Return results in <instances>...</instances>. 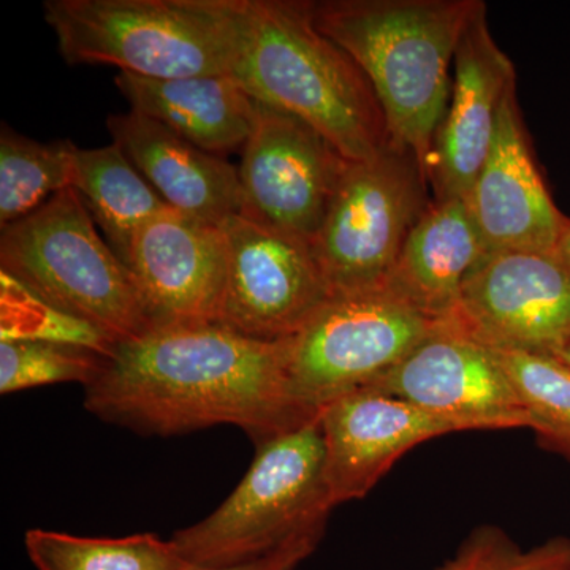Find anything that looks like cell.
<instances>
[{"label":"cell","mask_w":570,"mask_h":570,"mask_svg":"<svg viewBox=\"0 0 570 570\" xmlns=\"http://www.w3.org/2000/svg\"><path fill=\"white\" fill-rule=\"evenodd\" d=\"M515 67L491 36L480 2L453 61L448 111L428 157L433 200L468 198L497 132L502 100L515 88Z\"/></svg>","instance_id":"cell-13"},{"label":"cell","mask_w":570,"mask_h":570,"mask_svg":"<svg viewBox=\"0 0 570 570\" xmlns=\"http://www.w3.org/2000/svg\"><path fill=\"white\" fill-rule=\"evenodd\" d=\"M107 129L112 142L170 208L214 225L239 214L238 168L223 157L132 110L108 116Z\"/></svg>","instance_id":"cell-17"},{"label":"cell","mask_w":570,"mask_h":570,"mask_svg":"<svg viewBox=\"0 0 570 570\" xmlns=\"http://www.w3.org/2000/svg\"><path fill=\"white\" fill-rule=\"evenodd\" d=\"M314 26L351 56L376 92L397 148L428 157L450 100L461 37L480 0L306 2Z\"/></svg>","instance_id":"cell-2"},{"label":"cell","mask_w":570,"mask_h":570,"mask_svg":"<svg viewBox=\"0 0 570 570\" xmlns=\"http://www.w3.org/2000/svg\"><path fill=\"white\" fill-rule=\"evenodd\" d=\"M242 151L239 216L313 243L351 160L309 124L257 100Z\"/></svg>","instance_id":"cell-9"},{"label":"cell","mask_w":570,"mask_h":570,"mask_svg":"<svg viewBox=\"0 0 570 570\" xmlns=\"http://www.w3.org/2000/svg\"><path fill=\"white\" fill-rule=\"evenodd\" d=\"M115 85L130 110L214 156L243 149L253 130L255 100L232 75L154 80L119 71Z\"/></svg>","instance_id":"cell-19"},{"label":"cell","mask_w":570,"mask_h":570,"mask_svg":"<svg viewBox=\"0 0 570 570\" xmlns=\"http://www.w3.org/2000/svg\"><path fill=\"white\" fill-rule=\"evenodd\" d=\"M70 140L40 142L0 127V225L14 223L71 187L75 154Z\"/></svg>","instance_id":"cell-22"},{"label":"cell","mask_w":570,"mask_h":570,"mask_svg":"<svg viewBox=\"0 0 570 570\" xmlns=\"http://www.w3.org/2000/svg\"><path fill=\"white\" fill-rule=\"evenodd\" d=\"M539 445L570 463V366L554 355L497 351Z\"/></svg>","instance_id":"cell-23"},{"label":"cell","mask_w":570,"mask_h":570,"mask_svg":"<svg viewBox=\"0 0 570 570\" xmlns=\"http://www.w3.org/2000/svg\"><path fill=\"white\" fill-rule=\"evenodd\" d=\"M425 168L390 145L365 163H348L314 254L333 296L387 287L412 228L433 198Z\"/></svg>","instance_id":"cell-7"},{"label":"cell","mask_w":570,"mask_h":570,"mask_svg":"<svg viewBox=\"0 0 570 570\" xmlns=\"http://www.w3.org/2000/svg\"><path fill=\"white\" fill-rule=\"evenodd\" d=\"M455 325L497 351L554 355L570 341V275L554 255L489 253L464 281Z\"/></svg>","instance_id":"cell-11"},{"label":"cell","mask_w":570,"mask_h":570,"mask_svg":"<svg viewBox=\"0 0 570 570\" xmlns=\"http://www.w3.org/2000/svg\"><path fill=\"white\" fill-rule=\"evenodd\" d=\"M433 570H570V538L558 535L524 550L502 528L485 524Z\"/></svg>","instance_id":"cell-25"},{"label":"cell","mask_w":570,"mask_h":570,"mask_svg":"<svg viewBox=\"0 0 570 570\" xmlns=\"http://www.w3.org/2000/svg\"><path fill=\"white\" fill-rule=\"evenodd\" d=\"M127 266L156 326L219 322L227 287L220 225L165 209L141 225Z\"/></svg>","instance_id":"cell-14"},{"label":"cell","mask_w":570,"mask_h":570,"mask_svg":"<svg viewBox=\"0 0 570 570\" xmlns=\"http://www.w3.org/2000/svg\"><path fill=\"white\" fill-rule=\"evenodd\" d=\"M489 253L553 255L569 217L543 183L510 89L498 115L485 164L466 198Z\"/></svg>","instance_id":"cell-15"},{"label":"cell","mask_w":570,"mask_h":570,"mask_svg":"<svg viewBox=\"0 0 570 570\" xmlns=\"http://www.w3.org/2000/svg\"><path fill=\"white\" fill-rule=\"evenodd\" d=\"M232 77L257 102L309 124L351 163L374 159L392 145L366 75L318 31L302 0H246Z\"/></svg>","instance_id":"cell-3"},{"label":"cell","mask_w":570,"mask_h":570,"mask_svg":"<svg viewBox=\"0 0 570 570\" xmlns=\"http://www.w3.org/2000/svg\"><path fill=\"white\" fill-rule=\"evenodd\" d=\"M71 187L126 265L141 225L170 208L115 142L77 149Z\"/></svg>","instance_id":"cell-20"},{"label":"cell","mask_w":570,"mask_h":570,"mask_svg":"<svg viewBox=\"0 0 570 570\" xmlns=\"http://www.w3.org/2000/svg\"><path fill=\"white\" fill-rule=\"evenodd\" d=\"M37 570H189L174 540L142 532L127 538H81L29 530L24 538Z\"/></svg>","instance_id":"cell-21"},{"label":"cell","mask_w":570,"mask_h":570,"mask_svg":"<svg viewBox=\"0 0 570 570\" xmlns=\"http://www.w3.org/2000/svg\"><path fill=\"white\" fill-rule=\"evenodd\" d=\"M554 258L560 262L562 268L570 275V219L562 232L560 242H558L557 249H554Z\"/></svg>","instance_id":"cell-27"},{"label":"cell","mask_w":570,"mask_h":570,"mask_svg":"<svg viewBox=\"0 0 570 570\" xmlns=\"http://www.w3.org/2000/svg\"><path fill=\"white\" fill-rule=\"evenodd\" d=\"M292 347L294 337L257 340L216 322L154 326L112 344L85 407L141 434L232 425L261 444L321 415L294 395Z\"/></svg>","instance_id":"cell-1"},{"label":"cell","mask_w":570,"mask_h":570,"mask_svg":"<svg viewBox=\"0 0 570 570\" xmlns=\"http://www.w3.org/2000/svg\"><path fill=\"white\" fill-rule=\"evenodd\" d=\"M227 287L217 324L257 340H285L333 298L313 243L235 214L223 224Z\"/></svg>","instance_id":"cell-10"},{"label":"cell","mask_w":570,"mask_h":570,"mask_svg":"<svg viewBox=\"0 0 570 570\" xmlns=\"http://www.w3.org/2000/svg\"><path fill=\"white\" fill-rule=\"evenodd\" d=\"M554 356H558V358L562 360L566 365L570 366V341L568 344H566L564 347L561 348V351H558Z\"/></svg>","instance_id":"cell-28"},{"label":"cell","mask_w":570,"mask_h":570,"mask_svg":"<svg viewBox=\"0 0 570 570\" xmlns=\"http://www.w3.org/2000/svg\"><path fill=\"white\" fill-rule=\"evenodd\" d=\"M325 478L333 508L365 498L415 445L463 431L406 401L358 389L321 411Z\"/></svg>","instance_id":"cell-16"},{"label":"cell","mask_w":570,"mask_h":570,"mask_svg":"<svg viewBox=\"0 0 570 570\" xmlns=\"http://www.w3.org/2000/svg\"><path fill=\"white\" fill-rule=\"evenodd\" d=\"M363 389L406 401L463 431L530 426L497 352L455 324L436 330Z\"/></svg>","instance_id":"cell-12"},{"label":"cell","mask_w":570,"mask_h":570,"mask_svg":"<svg viewBox=\"0 0 570 570\" xmlns=\"http://www.w3.org/2000/svg\"><path fill=\"white\" fill-rule=\"evenodd\" d=\"M332 509L318 415L257 444L249 471L230 497L171 540L190 566L243 564L299 540H322Z\"/></svg>","instance_id":"cell-6"},{"label":"cell","mask_w":570,"mask_h":570,"mask_svg":"<svg viewBox=\"0 0 570 570\" xmlns=\"http://www.w3.org/2000/svg\"><path fill=\"white\" fill-rule=\"evenodd\" d=\"M69 66H112L154 80L232 75L246 0H47Z\"/></svg>","instance_id":"cell-4"},{"label":"cell","mask_w":570,"mask_h":570,"mask_svg":"<svg viewBox=\"0 0 570 570\" xmlns=\"http://www.w3.org/2000/svg\"><path fill=\"white\" fill-rule=\"evenodd\" d=\"M445 325L389 288L333 296L294 336L291 381L298 403L321 412L366 387Z\"/></svg>","instance_id":"cell-8"},{"label":"cell","mask_w":570,"mask_h":570,"mask_svg":"<svg viewBox=\"0 0 570 570\" xmlns=\"http://www.w3.org/2000/svg\"><path fill=\"white\" fill-rule=\"evenodd\" d=\"M487 254L466 198L431 200L385 288L433 321L455 324L464 281Z\"/></svg>","instance_id":"cell-18"},{"label":"cell","mask_w":570,"mask_h":570,"mask_svg":"<svg viewBox=\"0 0 570 570\" xmlns=\"http://www.w3.org/2000/svg\"><path fill=\"white\" fill-rule=\"evenodd\" d=\"M321 540L306 539L292 543L283 550H277L268 557L243 562V564L224 566V568H198L193 566L189 570H298L303 561L316 551Z\"/></svg>","instance_id":"cell-26"},{"label":"cell","mask_w":570,"mask_h":570,"mask_svg":"<svg viewBox=\"0 0 570 570\" xmlns=\"http://www.w3.org/2000/svg\"><path fill=\"white\" fill-rule=\"evenodd\" d=\"M0 269L112 344L156 326L132 272L97 232L73 187L2 225Z\"/></svg>","instance_id":"cell-5"},{"label":"cell","mask_w":570,"mask_h":570,"mask_svg":"<svg viewBox=\"0 0 570 570\" xmlns=\"http://www.w3.org/2000/svg\"><path fill=\"white\" fill-rule=\"evenodd\" d=\"M104 354L77 344L41 340H2L0 343V392L80 382L88 385L102 365Z\"/></svg>","instance_id":"cell-24"}]
</instances>
